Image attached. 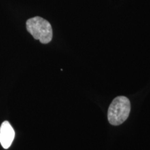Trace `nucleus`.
<instances>
[{
	"instance_id": "1",
	"label": "nucleus",
	"mask_w": 150,
	"mask_h": 150,
	"mask_svg": "<svg viewBox=\"0 0 150 150\" xmlns=\"http://www.w3.org/2000/svg\"><path fill=\"white\" fill-rule=\"evenodd\" d=\"M131 111V103L125 96H118L112 100L108 110V120L110 125L118 126L127 120Z\"/></svg>"
},
{
	"instance_id": "2",
	"label": "nucleus",
	"mask_w": 150,
	"mask_h": 150,
	"mask_svg": "<svg viewBox=\"0 0 150 150\" xmlns=\"http://www.w3.org/2000/svg\"><path fill=\"white\" fill-rule=\"evenodd\" d=\"M26 26L27 31L35 40H38L42 44H47L52 41L53 31L47 20L41 17H33L27 20Z\"/></svg>"
},
{
	"instance_id": "3",
	"label": "nucleus",
	"mask_w": 150,
	"mask_h": 150,
	"mask_svg": "<svg viewBox=\"0 0 150 150\" xmlns=\"http://www.w3.org/2000/svg\"><path fill=\"white\" fill-rule=\"evenodd\" d=\"M15 138V131L8 121H4L0 127V143L4 149H8Z\"/></svg>"
}]
</instances>
